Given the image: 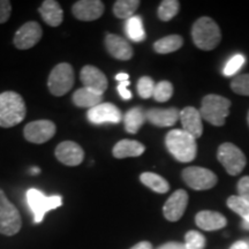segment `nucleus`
<instances>
[{
    "label": "nucleus",
    "instance_id": "1",
    "mask_svg": "<svg viewBox=\"0 0 249 249\" xmlns=\"http://www.w3.org/2000/svg\"><path fill=\"white\" fill-rule=\"evenodd\" d=\"M27 107L22 96L15 91L0 93V127L12 128L26 118Z\"/></svg>",
    "mask_w": 249,
    "mask_h": 249
},
{
    "label": "nucleus",
    "instance_id": "2",
    "mask_svg": "<svg viewBox=\"0 0 249 249\" xmlns=\"http://www.w3.org/2000/svg\"><path fill=\"white\" fill-rule=\"evenodd\" d=\"M165 144L170 154L180 163L194 160L197 154L196 139L182 129H173L167 133Z\"/></svg>",
    "mask_w": 249,
    "mask_h": 249
},
{
    "label": "nucleus",
    "instance_id": "3",
    "mask_svg": "<svg viewBox=\"0 0 249 249\" xmlns=\"http://www.w3.org/2000/svg\"><path fill=\"white\" fill-rule=\"evenodd\" d=\"M192 37L194 44L203 51H211L217 48L222 39V34L218 24L211 18H198L192 28Z\"/></svg>",
    "mask_w": 249,
    "mask_h": 249
},
{
    "label": "nucleus",
    "instance_id": "4",
    "mask_svg": "<svg viewBox=\"0 0 249 249\" xmlns=\"http://www.w3.org/2000/svg\"><path fill=\"white\" fill-rule=\"evenodd\" d=\"M231 102L219 95H207L202 99L200 113L202 119L213 126H224L230 113Z\"/></svg>",
    "mask_w": 249,
    "mask_h": 249
},
{
    "label": "nucleus",
    "instance_id": "5",
    "mask_svg": "<svg viewBox=\"0 0 249 249\" xmlns=\"http://www.w3.org/2000/svg\"><path fill=\"white\" fill-rule=\"evenodd\" d=\"M22 227V218L18 208L8 200L0 188V234L12 236L18 234Z\"/></svg>",
    "mask_w": 249,
    "mask_h": 249
},
{
    "label": "nucleus",
    "instance_id": "6",
    "mask_svg": "<svg viewBox=\"0 0 249 249\" xmlns=\"http://www.w3.org/2000/svg\"><path fill=\"white\" fill-rule=\"evenodd\" d=\"M27 201L29 208L34 213V222L36 224L42 223L48 211L54 210L62 205L61 196H45L42 192L36 188H30L27 192Z\"/></svg>",
    "mask_w": 249,
    "mask_h": 249
},
{
    "label": "nucleus",
    "instance_id": "7",
    "mask_svg": "<svg viewBox=\"0 0 249 249\" xmlns=\"http://www.w3.org/2000/svg\"><path fill=\"white\" fill-rule=\"evenodd\" d=\"M74 86L73 67L67 62L58 64L51 71L48 80V87L52 95L60 97L66 95Z\"/></svg>",
    "mask_w": 249,
    "mask_h": 249
},
{
    "label": "nucleus",
    "instance_id": "8",
    "mask_svg": "<svg viewBox=\"0 0 249 249\" xmlns=\"http://www.w3.org/2000/svg\"><path fill=\"white\" fill-rule=\"evenodd\" d=\"M217 158L219 163L225 167L226 172L231 176H238L245 169L247 160L240 149L233 143H223L217 151Z\"/></svg>",
    "mask_w": 249,
    "mask_h": 249
},
{
    "label": "nucleus",
    "instance_id": "9",
    "mask_svg": "<svg viewBox=\"0 0 249 249\" xmlns=\"http://www.w3.org/2000/svg\"><path fill=\"white\" fill-rule=\"evenodd\" d=\"M182 179L186 185L194 191H208L217 185L218 178L213 171L204 167L191 166L182 171Z\"/></svg>",
    "mask_w": 249,
    "mask_h": 249
},
{
    "label": "nucleus",
    "instance_id": "10",
    "mask_svg": "<svg viewBox=\"0 0 249 249\" xmlns=\"http://www.w3.org/2000/svg\"><path fill=\"white\" fill-rule=\"evenodd\" d=\"M55 124L50 120H36L27 124L23 129L24 139L35 144H43L51 140L55 134Z\"/></svg>",
    "mask_w": 249,
    "mask_h": 249
},
{
    "label": "nucleus",
    "instance_id": "11",
    "mask_svg": "<svg viewBox=\"0 0 249 249\" xmlns=\"http://www.w3.org/2000/svg\"><path fill=\"white\" fill-rule=\"evenodd\" d=\"M43 36L42 27L35 21H29L18 28L15 33L13 43L18 50H28L34 48Z\"/></svg>",
    "mask_w": 249,
    "mask_h": 249
},
{
    "label": "nucleus",
    "instance_id": "12",
    "mask_svg": "<svg viewBox=\"0 0 249 249\" xmlns=\"http://www.w3.org/2000/svg\"><path fill=\"white\" fill-rule=\"evenodd\" d=\"M88 120L93 124H102L105 123L119 124L123 119V114L119 108L112 103H102L97 107L90 108L87 113Z\"/></svg>",
    "mask_w": 249,
    "mask_h": 249
},
{
    "label": "nucleus",
    "instance_id": "13",
    "mask_svg": "<svg viewBox=\"0 0 249 249\" xmlns=\"http://www.w3.org/2000/svg\"><path fill=\"white\" fill-rule=\"evenodd\" d=\"M188 205V194L183 189H178L170 196L163 207L164 217L169 222H178L185 213Z\"/></svg>",
    "mask_w": 249,
    "mask_h": 249
},
{
    "label": "nucleus",
    "instance_id": "14",
    "mask_svg": "<svg viewBox=\"0 0 249 249\" xmlns=\"http://www.w3.org/2000/svg\"><path fill=\"white\" fill-rule=\"evenodd\" d=\"M57 160L67 166H77L85 160V151L79 144L73 141H65L59 143L55 148Z\"/></svg>",
    "mask_w": 249,
    "mask_h": 249
},
{
    "label": "nucleus",
    "instance_id": "15",
    "mask_svg": "<svg viewBox=\"0 0 249 249\" xmlns=\"http://www.w3.org/2000/svg\"><path fill=\"white\" fill-rule=\"evenodd\" d=\"M80 79L85 88L91 89L93 91L101 93L105 92L107 89V79L105 74L97 67L91 66V65H87L81 70Z\"/></svg>",
    "mask_w": 249,
    "mask_h": 249
},
{
    "label": "nucleus",
    "instance_id": "16",
    "mask_svg": "<svg viewBox=\"0 0 249 249\" xmlns=\"http://www.w3.org/2000/svg\"><path fill=\"white\" fill-rule=\"evenodd\" d=\"M104 9V4L101 0H80L73 5L71 12L77 20L93 21L102 17Z\"/></svg>",
    "mask_w": 249,
    "mask_h": 249
},
{
    "label": "nucleus",
    "instance_id": "17",
    "mask_svg": "<svg viewBox=\"0 0 249 249\" xmlns=\"http://www.w3.org/2000/svg\"><path fill=\"white\" fill-rule=\"evenodd\" d=\"M180 121L182 124V130L191 134L193 138H201L203 133V124L200 111L193 107H187L180 112Z\"/></svg>",
    "mask_w": 249,
    "mask_h": 249
},
{
    "label": "nucleus",
    "instance_id": "18",
    "mask_svg": "<svg viewBox=\"0 0 249 249\" xmlns=\"http://www.w3.org/2000/svg\"><path fill=\"white\" fill-rule=\"evenodd\" d=\"M105 46L108 53L118 60H129L133 57L132 45L119 35L107 34L105 37Z\"/></svg>",
    "mask_w": 249,
    "mask_h": 249
},
{
    "label": "nucleus",
    "instance_id": "19",
    "mask_svg": "<svg viewBox=\"0 0 249 249\" xmlns=\"http://www.w3.org/2000/svg\"><path fill=\"white\" fill-rule=\"evenodd\" d=\"M149 123L158 127H170L180 119V111L176 107L150 108L145 112Z\"/></svg>",
    "mask_w": 249,
    "mask_h": 249
},
{
    "label": "nucleus",
    "instance_id": "20",
    "mask_svg": "<svg viewBox=\"0 0 249 249\" xmlns=\"http://www.w3.org/2000/svg\"><path fill=\"white\" fill-rule=\"evenodd\" d=\"M195 223L203 231H217L226 226L227 220L225 216L217 211L203 210L195 216Z\"/></svg>",
    "mask_w": 249,
    "mask_h": 249
},
{
    "label": "nucleus",
    "instance_id": "21",
    "mask_svg": "<svg viewBox=\"0 0 249 249\" xmlns=\"http://www.w3.org/2000/svg\"><path fill=\"white\" fill-rule=\"evenodd\" d=\"M38 12L43 20L45 21V23H48L51 27L60 26L62 20H64V11L55 0H45L40 5Z\"/></svg>",
    "mask_w": 249,
    "mask_h": 249
},
{
    "label": "nucleus",
    "instance_id": "22",
    "mask_svg": "<svg viewBox=\"0 0 249 249\" xmlns=\"http://www.w3.org/2000/svg\"><path fill=\"white\" fill-rule=\"evenodd\" d=\"M145 151V147L139 141L133 140H121L113 147L112 154L118 160L128 157H139Z\"/></svg>",
    "mask_w": 249,
    "mask_h": 249
},
{
    "label": "nucleus",
    "instance_id": "23",
    "mask_svg": "<svg viewBox=\"0 0 249 249\" xmlns=\"http://www.w3.org/2000/svg\"><path fill=\"white\" fill-rule=\"evenodd\" d=\"M102 101L103 95L88 88L77 89L73 93V103L77 107H87L90 110V108L102 104Z\"/></svg>",
    "mask_w": 249,
    "mask_h": 249
},
{
    "label": "nucleus",
    "instance_id": "24",
    "mask_svg": "<svg viewBox=\"0 0 249 249\" xmlns=\"http://www.w3.org/2000/svg\"><path fill=\"white\" fill-rule=\"evenodd\" d=\"M145 119H147L145 112L143 111L141 107L130 108L124 116V129L129 134H136L139 132V129L143 126Z\"/></svg>",
    "mask_w": 249,
    "mask_h": 249
},
{
    "label": "nucleus",
    "instance_id": "25",
    "mask_svg": "<svg viewBox=\"0 0 249 249\" xmlns=\"http://www.w3.org/2000/svg\"><path fill=\"white\" fill-rule=\"evenodd\" d=\"M183 45V39L179 35H170L155 42L154 50L160 54H167L178 51Z\"/></svg>",
    "mask_w": 249,
    "mask_h": 249
},
{
    "label": "nucleus",
    "instance_id": "26",
    "mask_svg": "<svg viewBox=\"0 0 249 249\" xmlns=\"http://www.w3.org/2000/svg\"><path fill=\"white\" fill-rule=\"evenodd\" d=\"M140 180L144 186L149 187L151 191L156 193H160V194H165V193L169 192L170 185L169 182L165 180L163 177L158 176V174L152 173V172H144L141 174Z\"/></svg>",
    "mask_w": 249,
    "mask_h": 249
},
{
    "label": "nucleus",
    "instance_id": "27",
    "mask_svg": "<svg viewBox=\"0 0 249 249\" xmlns=\"http://www.w3.org/2000/svg\"><path fill=\"white\" fill-rule=\"evenodd\" d=\"M124 29H126V34L127 36H128V38L136 43L142 42V40H144L145 37H147L145 36L144 28H143L142 18L141 17H138V15L132 17L126 21Z\"/></svg>",
    "mask_w": 249,
    "mask_h": 249
},
{
    "label": "nucleus",
    "instance_id": "28",
    "mask_svg": "<svg viewBox=\"0 0 249 249\" xmlns=\"http://www.w3.org/2000/svg\"><path fill=\"white\" fill-rule=\"evenodd\" d=\"M141 1L139 0H118L113 5V13L118 18L128 20L134 17Z\"/></svg>",
    "mask_w": 249,
    "mask_h": 249
},
{
    "label": "nucleus",
    "instance_id": "29",
    "mask_svg": "<svg viewBox=\"0 0 249 249\" xmlns=\"http://www.w3.org/2000/svg\"><path fill=\"white\" fill-rule=\"evenodd\" d=\"M180 8V2L177 0H164L160 2L158 7V18L164 22L172 20V18L178 14Z\"/></svg>",
    "mask_w": 249,
    "mask_h": 249
},
{
    "label": "nucleus",
    "instance_id": "30",
    "mask_svg": "<svg viewBox=\"0 0 249 249\" xmlns=\"http://www.w3.org/2000/svg\"><path fill=\"white\" fill-rule=\"evenodd\" d=\"M227 207L230 208L232 211H234L235 213H238L239 216L244 218V222L249 223V203L242 200L239 196H230L227 198Z\"/></svg>",
    "mask_w": 249,
    "mask_h": 249
},
{
    "label": "nucleus",
    "instance_id": "31",
    "mask_svg": "<svg viewBox=\"0 0 249 249\" xmlns=\"http://www.w3.org/2000/svg\"><path fill=\"white\" fill-rule=\"evenodd\" d=\"M173 95V86L169 81H160L155 87L154 96L156 102L164 103L167 102Z\"/></svg>",
    "mask_w": 249,
    "mask_h": 249
},
{
    "label": "nucleus",
    "instance_id": "32",
    "mask_svg": "<svg viewBox=\"0 0 249 249\" xmlns=\"http://www.w3.org/2000/svg\"><path fill=\"white\" fill-rule=\"evenodd\" d=\"M186 249H204L205 238L197 231H189L185 235Z\"/></svg>",
    "mask_w": 249,
    "mask_h": 249
},
{
    "label": "nucleus",
    "instance_id": "33",
    "mask_svg": "<svg viewBox=\"0 0 249 249\" xmlns=\"http://www.w3.org/2000/svg\"><path fill=\"white\" fill-rule=\"evenodd\" d=\"M155 82L151 77L149 76H142L138 82V92L140 97L148 99L154 96L155 91Z\"/></svg>",
    "mask_w": 249,
    "mask_h": 249
},
{
    "label": "nucleus",
    "instance_id": "34",
    "mask_svg": "<svg viewBox=\"0 0 249 249\" xmlns=\"http://www.w3.org/2000/svg\"><path fill=\"white\" fill-rule=\"evenodd\" d=\"M231 88L238 95L249 96V74L235 76L231 83Z\"/></svg>",
    "mask_w": 249,
    "mask_h": 249
},
{
    "label": "nucleus",
    "instance_id": "35",
    "mask_svg": "<svg viewBox=\"0 0 249 249\" xmlns=\"http://www.w3.org/2000/svg\"><path fill=\"white\" fill-rule=\"evenodd\" d=\"M245 64V57L242 54H235L227 61V64L224 67V75L231 76L234 75L238 71H240L242 65Z\"/></svg>",
    "mask_w": 249,
    "mask_h": 249
},
{
    "label": "nucleus",
    "instance_id": "36",
    "mask_svg": "<svg viewBox=\"0 0 249 249\" xmlns=\"http://www.w3.org/2000/svg\"><path fill=\"white\" fill-rule=\"evenodd\" d=\"M238 196L249 203V177H244L238 182Z\"/></svg>",
    "mask_w": 249,
    "mask_h": 249
},
{
    "label": "nucleus",
    "instance_id": "37",
    "mask_svg": "<svg viewBox=\"0 0 249 249\" xmlns=\"http://www.w3.org/2000/svg\"><path fill=\"white\" fill-rule=\"evenodd\" d=\"M12 13V4L8 0H0V24L7 22Z\"/></svg>",
    "mask_w": 249,
    "mask_h": 249
},
{
    "label": "nucleus",
    "instance_id": "38",
    "mask_svg": "<svg viewBox=\"0 0 249 249\" xmlns=\"http://www.w3.org/2000/svg\"><path fill=\"white\" fill-rule=\"evenodd\" d=\"M129 85V81H124V82H120L119 86H118V91H119L121 98L124 99V101H128V99L132 98V92L127 89V87Z\"/></svg>",
    "mask_w": 249,
    "mask_h": 249
},
{
    "label": "nucleus",
    "instance_id": "39",
    "mask_svg": "<svg viewBox=\"0 0 249 249\" xmlns=\"http://www.w3.org/2000/svg\"><path fill=\"white\" fill-rule=\"evenodd\" d=\"M157 249H186L185 244H180V242H167V244L161 245L160 247H158Z\"/></svg>",
    "mask_w": 249,
    "mask_h": 249
},
{
    "label": "nucleus",
    "instance_id": "40",
    "mask_svg": "<svg viewBox=\"0 0 249 249\" xmlns=\"http://www.w3.org/2000/svg\"><path fill=\"white\" fill-rule=\"evenodd\" d=\"M130 249H152V245L149 241H141L135 246H133Z\"/></svg>",
    "mask_w": 249,
    "mask_h": 249
},
{
    "label": "nucleus",
    "instance_id": "41",
    "mask_svg": "<svg viewBox=\"0 0 249 249\" xmlns=\"http://www.w3.org/2000/svg\"><path fill=\"white\" fill-rule=\"evenodd\" d=\"M230 249H249V246L245 240H240V241H236L235 244H233L232 247Z\"/></svg>",
    "mask_w": 249,
    "mask_h": 249
},
{
    "label": "nucleus",
    "instance_id": "42",
    "mask_svg": "<svg viewBox=\"0 0 249 249\" xmlns=\"http://www.w3.org/2000/svg\"><path fill=\"white\" fill-rule=\"evenodd\" d=\"M129 75L127 73H119L116 75V80L120 81V82H124V81H128Z\"/></svg>",
    "mask_w": 249,
    "mask_h": 249
},
{
    "label": "nucleus",
    "instance_id": "43",
    "mask_svg": "<svg viewBox=\"0 0 249 249\" xmlns=\"http://www.w3.org/2000/svg\"><path fill=\"white\" fill-rule=\"evenodd\" d=\"M241 227H242V229H244V230H246V231H249V223L244 222V220H242Z\"/></svg>",
    "mask_w": 249,
    "mask_h": 249
},
{
    "label": "nucleus",
    "instance_id": "44",
    "mask_svg": "<svg viewBox=\"0 0 249 249\" xmlns=\"http://www.w3.org/2000/svg\"><path fill=\"white\" fill-rule=\"evenodd\" d=\"M31 171H33V174H38V173H39V169H38V167H35V169H33Z\"/></svg>",
    "mask_w": 249,
    "mask_h": 249
},
{
    "label": "nucleus",
    "instance_id": "45",
    "mask_svg": "<svg viewBox=\"0 0 249 249\" xmlns=\"http://www.w3.org/2000/svg\"><path fill=\"white\" fill-rule=\"evenodd\" d=\"M245 241H246V242H247V245L249 246V239H246V240H245Z\"/></svg>",
    "mask_w": 249,
    "mask_h": 249
},
{
    "label": "nucleus",
    "instance_id": "46",
    "mask_svg": "<svg viewBox=\"0 0 249 249\" xmlns=\"http://www.w3.org/2000/svg\"><path fill=\"white\" fill-rule=\"evenodd\" d=\"M247 121H248V124H249V112H248V116H247Z\"/></svg>",
    "mask_w": 249,
    "mask_h": 249
}]
</instances>
